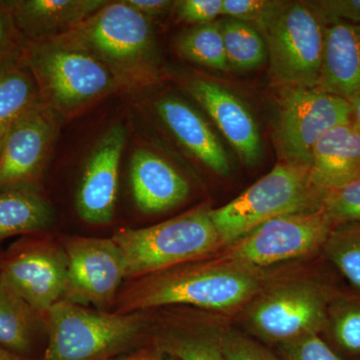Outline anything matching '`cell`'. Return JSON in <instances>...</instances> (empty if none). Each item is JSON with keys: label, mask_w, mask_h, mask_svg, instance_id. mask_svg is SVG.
Masks as SVG:
<instances>
[{"label": "cell", "mask_w": 360, "mask_h": 360, "mask_svg": "<svg viewBox=\"0 0 360 360\" xmlns=\"http://www.w3.org/2000/svg\"><path fill=\"white\" fill-rule=\"evenodd\" d=\"M265 281L262 269L212 255L129 281L116 296L115 311L132 314L191 305L231 312L245 307Z\"/></svg>", "instance_id": "obj_1"}, {"label": "cell", "mask_w": 360, "mask_h": 360, "mask_svg": "<svg viewBox=\"0 0 360 360\" xmlns=\"http://www.w3.org/2000/svg\"><path fill=\"white\" fill-rule=\"evenodd\" d=\"M49 341L39 360H110L136 349L148 330L143 311L92 310L61 300L47 312Z\"/></svg>", "instance_id": "obj_2"}, {"label": "cell", "mask_w": 360, "mask_h": 360, "mask_svg": "<svg viewBox=\"0 0 360 360\" xmlns=\"http://www.w3.org/2000/svg\"><path fill=\"white\" fill-rule=\"evenodd\" d=\"M210 210L208 206H198L153 226L116 232L111 238L124 258L125 279L212 257L224 248Z\"/></svg>", "instance_id": "obj_3"}, {"label": "cell", "mask_w": 360, "mask_h": 360, "mask_svg": "<svg viewBox=\"0 0 360 360\" xmlns=\"http://www.w3.org/2000/svg\"><path fill=\"white\" fill-rule=\"evenodd\" d=\"M255 28L266 45L274 86H316L326 25L309 1H276Z\"/></svg>", "instance_id": "obj_4"}, {"label": "cell", "mask_w": 360, "mask_h": 360, "mask_svg": "<svg viewBox=\"0 0 360 360\" xmlns=\"http://www.w3.org/2000/svg\"><path fill=\"white\" fill-rule=\"evenodd\" d=\"M336 291L314 279H288L262 286L246 304V329L255 340L276 347L321 335Z\"/></svg>", "instance_id": "obj_5"}, {"label": "cell", "mask_w": 360, "mask_h": 360, "mask_svg": "<svg viewBox=\"0 0 360 360\" xmlns=\"http://www.w3.org/2000/svg\"><path fill=\"white\" fill-rule=\"evenodd\" d=\"M322 198L309 167L281 162L231 202L210 210V217L222 245H229L270 219L321 207Z\"/></svg>", "instance_id": "obj_6"}, {"label": "cell", "mask_w": 360, "mask_h": 360, "mask_svg": "<svg viewBox=\"0 0 360 360\" xmlns=\"http://www.w3.org/2000/svg\"><path fill=\"white\" fill-rule=\"evenodd\" d=\"M70 34L101 59L115 78L139 82L153 75V28L148 18L125 1L105 4Z\"/></svg>", "instance_id": "obj_7"}, {"label": "cell", "mask_w": 360, "mask_h": 360, "mask_svg": "<svg viewBox=\"0 0 360 360\" xmlns=\"http://www.w3.org/2000/svg\"><path fill=\"white\" fill-rule=\"evenodd\" d=\"M65 41L32 45L27 61L42 94L59 110H73L115 87L110 68L68 33Z\"/></svg>", "instance_id": "obj_8"}, {"label": "cell", "mask_w": 360, "mask_h": 360, "mask_svg": "<svg viewBox=\"0 0 360 360\" xmlns=\"http://www.w3.org/2000/svg\"><path fill=\"white\" fill-rule=\"evenodd\" d=\"M352 103L317 86L278 89L274 139L281 162L310 167L312 150L326 131L352 122Z\"/></svg>", "instance_id": "obj_9"}, {"label": "cell", "mask_w": 360, "mask_h": 360, "mask_svg": "<svg viewBox=\"0 0 360 360\" xmlns=\"http://www.w3.org/2000/svg\"><path fill=\"white\" fill-rule=\"evenodd\" d=\"M333 229L335 225L321 206L258 225L227 245L219 255L262 269L323 250Z\"/></svg>", "instance_id": "obj_10"}, {"label": "cell", "mask_w": 360, "mask_h": 360, "mask_svg": "<svg viewBox=\"0 0 360 360\" xmlns=\"http://www.w3.org/2000/svg\"><path fill=\"white\" fill-rule=\"evenodd\" d=\"M61 245L68 257L63 300L105 309L115 303L125 279L124 258L112 238L70 236Z\"/></svg>", "instance_id": "obj_11"}, {"label": "cell", "mask_w": 360, "mask_h": 360, "mask_svg": "<svg viewBox=\"0 0 360 360\" xmlns=\"http://www.w3.org/2000/svg\"><path fill=\"white\" fill-rule=\"evenodd\" d=\"M0 281L46 317L65 295L68 257L63 245L47 239L20 243L0 262Z\"/></svg>", "instance_id": "obj_12"}, {"label": "cell", "mask_w": 360, "mask_h": 360, "mask_svg": "<svg viewBox=\"0 0 360 360\" xmlns=\"http://www.w3.org/2000/svg\"><path fill=\"white\" fill-rule=\"evenodd\" d=\"M51 111L35 104L11 123L0 155V186L33 184L53 139Z\"/></svg>", "instance_id": "obj_13"}, {"label": "cell", "mask_w": 360, "mask_h": 360, "mask_svg": "<svg viewBox=\"0 0 360 360\" xmlns=\"http://www.w3.org/2000/svg\"><path fill=\"white\" fill-rule=\"evenodd\" d=\"M125 139L127 130L122 125L111 127L87 161L78 189L77 207L79 217L89 224H110L113 219Z\"/></svg>", "instance_id": "obj_14"}, {"label": "cell", "mask_w": 360, "mask_h": 360, "mask_svg": "<svg viewBox=\"0 0 360 360\" xmlns=\"http://www.w3.org/2000/svg\"><path fill=\"white\" fill-rule=\"evenodd\" d=\"M188 89L239 158L248 167L257 165L262 156V136L245 103L231 90L210 80L194 79Z\"/></svg>", "instance_id": "obj_15"}, {"label": "cell", "mask_w": 360, "mask_h": 360, "mask_svg": "<svg viewBox=\"0 0 360 360\" xmlns=\"http://www.w3.org/2000/svg\"><path fill=\"white\" fill-rule=\"evenodd\" d=\"M106 4L101 0H20L6 2V6L21 32L39 42L73 32Z\"/></svg>", "instance_id": "obj_16"}, {"label": "cell", "mask_w": 360, "mask_h": 360, "mask_svg": "<svg viewBox=\"0 0 360 360\" xmlns=\"http://www.w3.org/2000/svg\"><path fill=\"white\" fill-rule=\"evenodd\" d=\"M132 193L142 212L155 214L184 202L189 184L167 160L146 150L135 151L130 169Z\"/></svg>", "instance_id": "obj_17"}, {"label": "cell", "mask_w": 360, "mask_h": 360, "mask_svg": "<svg viewBox=\"0 0 360 360\" xmlns=\"http://www.w3.org/2000/svg\"><path fill=\"white\" fill-rule=\"evenodd\" d=\"M359 174L360 130L354 123H342L322 135L312 150L309 176L323 196Z\"/></svg>", "instance_id": "obj_18"}, {"label": "cell", "mask_w": 360, "mask_h": 360, "mask_svg": "<svg viewBox=\"0 0 360 360\" xmlns=\"http://www.w3.org/2000/svg\"><path fill=\"white\" fill-rule=\"evenodd\" d=\"M316 86L352 103L360 94V25L326 26Z\"/></svg>", "instance_id": "obj_19"}, {"label": "cell", "mask_w": 360, "mask_h": 360, "mask_svg": "<svg viewBox=\"0 0 360 360\" xmlns=\"http://www.w3.org/2000/svg\"><path fill=\"white\" fill-rule=\"evenodd\" d=\"M156 110L180 143L198 160L221 176L231 174V162L226 151L198 111L175 97L160 99L156 103Z\"/></svg>", "instance_id": "obj_20"}, {"label": "cell", "mask_w": 360, "mask_h": 360, "mask_svg": "<svg viewBox=\"0 0 360 360\" xmlns=\"http://www.w3.org/2000/svg\"><path fill=\"white\" fill-rule=\"evenodd\" d=\"M53 221V210L33 184L0 186V240L44 231Z\"/></svg>", "instance_id": "obj_21"}, {"label": "cell", "mask_w": 360, "mask_h": 360, "mask_svg": "<svg viewBox=\"0 0 360 360\" xmlns=\"http://www.w3.org/2000/svg\"><path fill=\"white\" fill-rule=\"evenodd\" d=\"M44 326L46 319L0 281V345L26 359Z\"/></svg>", "instance_id": "obj_22"}, {"label": "cell", "mask_w": 360, "mask_h": 360, "mask_svg": "<svg viewBox=\"0 0 360 360\" xmlns=\"http://www.w3.org/2000/svg\"><path fill=\"white\" fill-rule=\"evenodd\" d=\"M220 329L177 326L158 331L151 342L179 360H225Z\"/></svg>", "instance_id": "obj_23"}, {"label": "cell", "mask_w": 360, "mask_h": 360, "mask_svg": "<svg viewBox=\"0 0 360 360\" xmlns=\"http://www.w3.org/2000/svg\"><path fill=\"white\" fill-rule=\"evenodd\" d=\"M324 333H328L338 354L360 356V293L336 292Z\"/></svg>", "instance_id": "obj_24"}, {"label": "cell", "mask_w": 360, "mask_h": 360, "mask_svg": "<svg viewBox=\"0 0 360 360\" xmlns=\"http://www.w3.org/2000/svg\"><path fill=\"white\" fill-rule=\"evenodd\" d=\"M220 25L229 66L250 70L264 63L266 45L255 26L232 18L220 20Z\"/></svg>", "instance_id": "obj_25"}, {"label": "cell", "mask_w": 360, "mask_h": 360, "mask_svg": "<svg viewBox=\"0 0 360 360\" xmlns=\"http://www.w3.org/2000/svg\"><path fill=\"white\" fill-rule=\"evenodd\" d=\"M176 49L182 58L206 68L220 71L229 68L220 21L195 25L182 33L177 39Z\"/></svg>", "instance_id": "obj_26"}, {"label": "cell", "mask_w": 360, "mask_h": 360, "mask_svg": "<svg viewBox=\"0 0 360 360\" xmlns=\"http://www.w3.org/2000/svg\"><path fill=\"white\" fill-rule=\"evenodd\" d=\"M323 250L329 262L360 293V224L335 226Z\"/></svg>", "instance_id": "obj_27"}, {"label": "cell", "mask_w": 360, "mask_h": 360, "mask_svg": "<svg viewBox=\"0 0 360 360\" xmlns=\"http://www.w3.org/2000/svg\"><path fill=\"white\" fill-rule=\"evenodd\" d=\"M32 77L23 71L0 73V124L13 122L39 103Z\"/></svg>", "instance_id": "obj_28"}, {"label": "cell", "mask_w": 360, "mask_h": 360, "mask_svg": "<svg viewBox=\"0 0 360 360\" xmlns=\"http://www.w3.org/2000/svg\"><path fill=\"white\" fill-rule=\"evenodd\" d=\"M321 207L335 227L360 224V174L324 194Z\"/></svg>", "instance_id": "obj_29"}, {"label": "cell", "mask_w": 360, "mask_h": 360, "mask_svg": "<svg viewBox=\"0 0 360 360\" xmlns=\"http://www.w3.org/2000/svg\"><path fill=\"white\" fill-rule=\"evenodd\" d=\"M225 360H283L252 336L231 328L220 329Z\"/></svg>", "instance_id": "obj_30"}, {"label": "cell", "mask_w": 360, "mask_h": 360, "mask_svg": "<svg viewBox=\"0 0 360 360\" xmlns=\"http://www.w3.org/2000/svg\"><path fill=\"white\" fill-rule=\"evenodd\" d=\"M283 360H342L321 335H311L277 347Z\"/></svg>", "instance_id": "obj_31"}, {"label": "cell", "mask_w": 360, "mask_h": 360, "mask_svg": "<svg viewBox=\"0 0 360 360\" xmlns=\"http://www.w3.org/2000/svg\"><path fill=\"white\" fill-rule=\"evenodd\" d=\"M309 4L326 26L360 25V0H316Z\"/></svg>", "instance_id": "obj_32"}, {"label": "cell", "mask_w": 360, "mask_h": 360, "mask_svg": "<svg viewBox=\"0 0 360 360\" xmlns=\"http://www.w3.org/2000/svg\"><path fill=\"white\" fill-rule=\"evenodd\" d=\"M174 7L180 20L194 26L207 25L221 15L222 0H180Z\"/></svg>", "instance_id": "obj_33"}, {"label": "cell", "mask_w": 360, "mask_h": 360, "mask_svg": "<svg viewBox=\"0 0 360 360\" xmlns=\"http://www.w3.org/2000/svg\"><path fill=\"white\" fill-rule=\"evenodd\" d=\"M271 0H222L221 15L257 26L274 6Z\"/></svg>", "instance_id": "obj_34"}, {"label": "cell", "mask_w": 360, "mask_h": 360, "mask_svg": "<svg viewBox=\"0 0 360 360\" xmlns=\"http://www.w3.org/2000/svg\"><path fill=\"white\" fill-rule=\"evenodd\" d=\"M110 360H179L172 354L161 349L153 342L144 345L143 347L136 348L134 352L127 355Z\"/></svg>", "instance_id": "obj_35"}, {"label": "cell", "mask_w": 360, "mask_h": 360, "mask_svg": "<svg viewBox=\"0 0 360 360\" xmlns=\"http://www.w3.org/2000/svg\"><path fill=\"white\" fill-rule=\"evenodd\" d=\"M129 6L134 7L135 11L143 14L146 18L160 16L167 13L174 6L175 1L167 0H125Z\"/></svg>", "instance_id": "obj_36"}, {"label": "cell", "mask_w": 360, "mask_h": 360, "mask_svg": "<svg viewBox=\"0 0 360 360\" xmlns=\"http://www.w3.org/2000/svg\"><path fill=\"white\" fill-rule=\"evenodd\" d=\"M6 14L0 8V58L6 53L11 44V30Z\"/></svg>", "instance_id": "obj_37"}, {"label": "cell", "mask_w": 360, "mask_h": 360, "mask_svg": "<svg viewBox=\"0 0 360 360\" xmlns=\"http://www.w3.org/2000/svg\"><path fill=\"white\" fill-rule=\"evenodd\" d=\"M352 122L360 130V94L352 101Z\"/></svg>", "instance_id": "obj_38"}, {"label": "cell", "mask_w": 360, "mask_h": 360, "mask_svg": "<svg viewBox=\"0 0 360 360\" xmlns=\"http://www.w3.org/2000/svg\"><path fill=\"white\" fill-rule=\"evenodd\" d=\"M0 360H27L25 357H21L20 355L13 354L9 352L8 349L0 345Z\"/></svg>", "instance_id": "obj_39"}, {"label": "cell", "mask_w": 360, "mask_h": 360, "mask_svg": "<svg viewBox=\"0 0 360 360\" xmlns=\"http://www.w3.org/2000/svg\"><path fill=\"white\" fill-rule=\"evenodd\" d=\"M4 123V124H0V155H1L2 148H4V141H6V137L7 134V131H8L9 127H11V123Z\"/></svg>", "instance_id": "obj_40"}, {"label": "cell", "mask_w": 360, "mask_h": 360, "mask_svg": "<svg viewBox=\"0 0 360 360\" xmlns=\"http://www.w3.org/2000/svg\"><path fill=\"white\" fill-rule=\"evenodd\" d=\"M359 360H360V359Z\"/></svg>", "instance_id": "obj_41"}]
</instances>
